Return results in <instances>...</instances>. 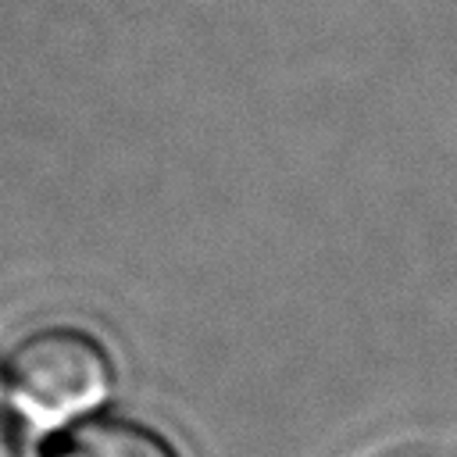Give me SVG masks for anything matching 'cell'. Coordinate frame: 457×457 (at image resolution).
<instances>
[{
    "mask_svg": "<svg viewBox=\"0 0 457 457\" xmlns=\"http://www.w3.org/2000/svg\"><path fill=\"white\" fill-rule=\"evenodd\" d=\"M11 407L36 425L82 421L114 389L111 346L86 325L50 321L25 332L4 364Z\"/></svg>",
    "mask_w": 457,
    "mask_h": 457,
    "instance_id": "6da1fadb",
    "label": "cell"
},
{
    "mask_svg": "<svg viewBox=\"0 0 457 457\" xmlns=\"http://www.w3.org/2000/svg\"><path fill=\"white\" fill-rule=\"evenodd\" d=\"M54 457H182V450L132 414H89L64 432Z\"/></svg>",
    "mask_w": 457,
    "mask_h": 457,
    "instance_id": "7a4b0ae2",
    "label": "cell"
},
{
    "mask_svg": "<svg viewBox=\"0 0 457 457\" xmlns=\"http://www.w3.org/2000/svg\"><path fill=\"white\" fill-rule=\"evenodd\" d=\"M0 457H39L29 421L18 411H0Z\"/></svg>",
    "mask_w": 457,
    "mask_h": 457,
    "instance_id": "3957f363",
    "label": "cell"
}]
</instances>
